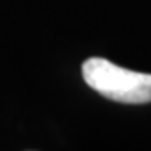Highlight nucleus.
Listing matches in <instances>:
<instances>
[{"label": "nucleus", "instance_id": "1", "mask_svg": "<svg viewBox=\"0 0 151 151\" xmlns=\"http://www.w3.org/2000/svg\"><path fill=\"white\" fill-rule=\"evenodd\" d=\"M86 84L102 96L122 104L151 102V75L120 68L104 58H89L82 66Z\"/></svg>", "mask_w": 151, "mask_h": 151}]
</instances>
